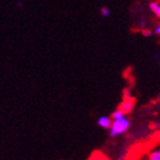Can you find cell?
<instances>
[{
	"instance_id": "cell-1",
	"label": "cell",
	"mask_w": 160,
	"mask_h": 160,
	"mask_svg": "<svg viewBox=\"0 0 160 160\" xmlns=\"http://www.w3.org/2000/svg\"><path fill=\"white\" fill-rule=\"evenodd\" d=\"M129 128H130V121L126 117L115 119L112 121L111 127H110V134L112 137L120 136V134L124 133L126 131H128Z\"/></svg>"
},
{
	"instance_id": "cell-2",
	"label": "cell",
	"mask_w": 160,
	"mask_h": 160,
	"mask_svg": "<svg viewBox=\"0 0 160 160\" xmlns=\"http://www.w3.org/2000/svg\"><path fill=\"white\" fill-rule=\"evenodd\" d=\"M134 104H136V101H134L132 98H126V99L122 101V103L120 104L119 109H120L121 111H123V112L127 114V113H130L131 111L133 110Z\"/></svg>"
},
{
	"instance_id": "cell-3",
	"label": "cell",
	"mask_w": 160,
	"mask_h": 160,
	"mask_svg": "<svg viewBox=\"0 0 160 160\" xmlns=\"http://www.w3.org/2000/svg\"><path fill=\"white\" fill-rule=\"evenodd\" d=\"M111 123H112V121H111V119L108 117H101L98 120V124H99L100 127H102V128H110L111 127Z\"/></svg>"
},
{
	"instance_id": "cell-4",
	"label": "cell",
	"mask_w": 160,
	"mask_h": 160,
	"mask_svg": "<svg viewBox=\"0 0 160 160\" xmlns=\"http://www.w3.org/2000/svg\"><path fill=\"white\" fill-rule=\"evenodd\" d=\"M150 9H151V11L155 13L156 16L160 18V3L151 2V3H150Z\"/></svg>"
},
{
	"instance_id": "cell-5",
	"label": "cell",
	"mask_w": 160,
	"mask_h": 160,
	"mask_svg": "<svg viewBox=\"0 0 160 160\" xmlns=\"http://www.w3.org/2000/svg\"><path fill=\"white\" fill-rule=\"evenodd\" d=\"M148 159L150 160H160V149H156L151 151L148 156Z\"/></svg>"
},
{
	"instance_id": "cell-6",
	"label": "cell",
	"mask_w": 160,
	"mask_h": 160,
	"mask_svg": "<svg viewBox=\"0 0 160 160\" xmlns=\"http://www.w3.org/2000/svg\"><path fill=\"white\" fill-rule=\"evenodd\" d=\"M123 117H126V113L119 109V110H117V111H114V112L112 113V117H111V118H112L113 120H115V119H120V118H123Z\"/></svg>"
},
{
	"instance_id": "cell-7",
	"label": "cell",
	"mask_w": 160,
	"mask_h": 160,
	"mask_svg": "<svg viewBox=\"0 0 160 160\" xmlns=\"http://www.w3.org/2000/svg\"><path fill=\"white\" fill-rule=\"evenodd\" d=\"M101 13L104 17H108L110 15V10L108 8H105V7H103V8L101 9Z\"/></svg>"
},
{
	"instance_id": "cell-8",
	"label": "cell",
	"mask_w": 160,
	"mask_h": 160,
	"mask_svg": "<svg viewBox=\"0 0 160 160\" xmlns=\"http://www.w3.org/2000/svg\"><path fill=\"white\" fill-rule=\"evenodd\" d=\"M142 34L144 35V36H150V35H151V30H149V29H144L143 32H142Z\"/></svg>"
},
{
	"instance_id": "cell-9",
	"label": "cell",
	"mask_w": 160,
	"mask_h": 160,
	"mask_svg": "<svg viewBox=\"0 0 160 160\" xmlns=\"http://www.w3.org/2000/svg\"><path fill=\"white\" fill-rule=\"evenodd\" d=\"M155 34H157L158 36H160V25H158L155 28Z\"/></svg>"
}]
</instances>
